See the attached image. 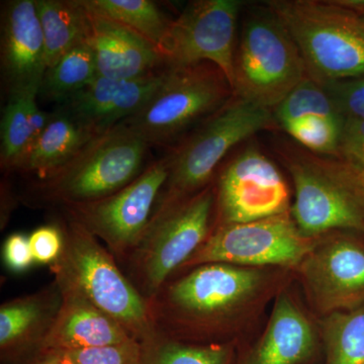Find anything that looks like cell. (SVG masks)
I'll return each mask as SVG.
<instances>
[{"instance_id": "obj_1", "label": "cell", "mask_w": 364, "mask_h": 364, "mask_svg": "<svg viewBox=\"0 0 364 364\" xmlns=\"http://www.w3.org/2000/svg\"><path fill=\"white\" fill-rule=\"evenodd\" d=\"M255 268L208 263L167 282L148 301L158 333L182 340L186 335L219 332L262 284Z\"/></svg>"}, {"instance_id": "obj_2", "label": "cell", "mask_w": 364, "mask_h": 364, "mask_svg": "<svg viewBox=\"0 0 364 364\" xmlns=\"http://www.w3.org/2000/svg\"><path fill=\"white\" fill-rule=\"evenodd\" d=\"M277 127L279 126L272 111L235 95L166 155L168 177L153 215L208 188L230 151L255 134Z\"/></svg>"}, {"instance_id": "obj_3", "label": "cell", "mask_w": 364, "mask_h": 364, "mask_svg": "<svg viewBox=\"0 0 364 364\" xmlns=\"http://www.w3.org/2000/svg\"><path fill=\"white\" fill-rule=\"evenodd\" d=\"M320 85L364 76V18L335 0H268Z\"/></svg>"}, {"instance_id": "obj_4", "label": "cell", "mask_w": 364, "mask_h": 364, "mask_svg": "<svg viewBox=\"0 0 364 364\" xmlns=\"http://www.w3.org/2000/svg\"><path fill=\"white\" fill-rule=\"evenodd\" d=\"M64 247L51 265L54 279L78 289L93 305L117 321L133 338L143 342L156 333L149 306L116 257L77 223L65 217Z\"/></svg>"}, {"instance_id": "obj_5", "label": "cell", "mask_w": 364, "mask_h": 364, "mask_svg": "<svg viewBox=\"0 0 364 364\" xmlns=\"http://www.w3.org/2000/svg\"><path fill=\"white\" fill-rule=\"evenodd\" d=\"M149 148L128 126L119 124L90 139L51 176L36 181L28 198L62 207L111 196L142 173Z\"/></svg>"}, {"instance_id": "obj_6", "label": "cell", "mask_w": 364, "mask_h": 364, "mask_svg": "<svg viewBox=\"0 0 364 364\" xmlns=\"http://www.w3.org/2000/svg\"><path fill=\"white\" fill-rule=\"evenodd\" d=\"M306 77L304 60L284 23L264 2L251 7L235 50V95L273 112Z\"/></svg>"}, {"instance_id": "obj_7", "label": "cell", "mask_w": 364, "mask_h": 364, "mask_svg": "<svg viewBox=\"0 0 364 364\" xmlns=\"http://www.w3.org/2000/svg\"><path fill=\"white\" fill-rule=\"evenodd\" d=\"M234 95L226 74L210 62L164 67L161 85L149 102L122 124L150 147L174 146Z\"/></svg>"}, {"instance_id": "obj_8", "label": "cell", "mask_w": 364, "mask_h": 364, "mask_svg": "<svg viewBox=\"0 0 364 364\" xmlns=\"http://www.w3.org/2000/svg\"><path fill=\"white\" fill-rule=\"evenodd\" d=\"M215 208V188L210 184L152 215L142 240L124 262L129 279L147 303L207 240Z\"/></svg>"}, {"instance_id": "obj_9", "label": "cell", "mask_w": 364, "mask_h": 364, "mask_svg": "<svg viewBox=\"0 0 364 364\" xmlns=\"http://www.w3.org/2000/svg\"><path fill=\"white\" fill-rule=\"evenodd\" d=\"M277 153L293 179L291 213L304 236L314 239L333 230L364 234V202L333 166L331 157L289 144L279 145Z\"/></svg>"}, {"instance_id": "obj_10", "label": "cell", "mask_w": 364, "mask_h": 364, "mask_svg": "<svg viewBox=\"0 0 364 364\" xmlns=\"http://www.w3.org/2000/svg\"><path fill=\"white\" fill-rule=\"evenodd\" d=\"M167 156L151 163L135 181L95 202L62 205L65 217L105 243L124 263L142 240L167 181Z\"/></svg>"}, {"instance_id": "obj_11", "label": "cell", "mask_w": 364, "mask_h": 364, "mask_svg": "<svg viewBox=\"0 0 364 364\" xmlns=\"http://www.w3.org/2000/svg\"><path fill=\"white\" fill-rule=\"evenodd\" d=\"M315 247L314 239L299 232L291 213L287 212L259 221L213 228L205 243L181 268L208 263L251 268L296 267Z\"/></svg>"}, {"instance_id": "obj_12", "label": "cell", "mask_w": 364, "mask_h": 364, "mask_svg": "<svg viewBox=\"0 0 364 364\" xmlns=\"http://www.w3.org/2000/svg\"><path fill=\"white\" fill-rule=\"evenodd\" d=\"M242 6L240 0L189 2L171 21L160 47L163 66L210 62L226 74L233 86L237 23Z\"/></svg>"}, {"instance_id": "obj_13", "label": "cell", "mask_w": 364, "mask_h": 364, "mask_svg": "<svg viewBox=\"0 0 364 364\" xmlns=\"http://www.w3.org/2000/svg\"><path fill=\"white\" fill-rule=\"evenodd\" d=\"M215 188L217 226L291 212L286 179L256 146H248L225 165Z\"/></svg>"}, {"instance_id": "obj_14", "label": "cell", "mask_w": 364, "mask_h": 364, "mask_svg": "<svg viewBox=\"0 0 364 364\" xmlns=\"http://www.w3.org/2000/svg\"><path fill=\"white\" fill-rule=\"evenodd\" d=\"M309 293L316 305L330 314L364 304V246L337 238L316 246L301 264Z\"/></svg>"}, {"instance_id": "obj_15", "label": "cell", "mask_w": 364, "mask_h": 364, "mask_svg": "<svg viewBox=\"0 0 364 364\" xmlns=\"http://www.w3.org/2000/svg\"><path fill=\"white\" fill-rule=\"evenodd\" d=\"M164 76V67L136 79L97 75L83 90L58 105L93 135L130 119L149 102Z\"/></svg>"}, {"instance_id": "obj_16", "label": "cell", "mask_w": 364, "mask_h": 364, "mask_svg": "<svg viewBox=\"0 0 364 364\" xmlns=\"http://www.w3.org/2000/svg\"><path fill=\"white\" fill-rule=\"evenodd\" d=\"M1 69L9 93L42 85L47 65L36 0L7 4L2 20Z\"/></svg>"}, {"instance_id": "obj_17", "label": "cell", "mask_w": 364, "mask_h": 364, "mask_svg": "<svg viewBox=\"0 0 364 364\" xmlns=\"http://www.w3.org/2000/svg\"><path fill=\"white\" fill-rule=\"evenodd\" d=\"M54 280L61 293V305L40 350H76L135 339L75 287Z\"/></svg>"}, {"instance_id": "obj_18", "label": "cell", "mask_w": 364, "mask_h": 364, "mask_svg": "<svg viewBox=\"0 0 364 364\" xmlns=\"http://www.w3.org/2000/svg\"><path fill=\"white\" fill-rule=\"evenodd\" d=\"M83 6L90 21V42L97 74L105 78L136 79L163 68L161 55L154 45L130 28Z\"/></svg>"}, {"instance_id": "obj_19", "label": "cell", "mask_w": 364, "mask_h": 364, "mask_svg": "<svg viewBox=\"0 0 364 364\" xmlns=\"http://www.w3.org/2000/svg\"><path fill=\"white\" fill-rule=\"evenodd\" d=\"M61 305L57 282L38 293L0 306V354L6 364H20L39 351Z\"/></svg>"}, {"instance_id": "obj_20", "label": "cell", "mask_w": 364, "mask_h": 364, "mask_svg": "<svg viewBox=\"0 0 364 364\" xmlns=\"http://www.w3.org/2000/svg\"><path fill=\"white\" fill-rule=\"evenodd\" d=\"M316 348V335L303 311L287 294L277 299L267 329L241 364H299Z\"/></svg>"}, {"instance_id": "obj_21", "label": "cell", "mask_w": 364, "mask_h": 364, "mask_svg": "<svg viewBox=\"0 0 364 364\" xmlns=\"http://www.w3.org/2000/svg\"><path fill=\"white\" fill-rule=\"evenodd\" d=\"M95 136L68 112L57 107L18 171L32 174L37 181L48 178L70 161Z\"/></svg>"}, {"instance_id": "obj_22", "label": "cell", "mask_w": 364, "mask_h": 364, "mask_svg": "<svg viewBox=\"0 0 364 364\" xmlns=\"http://www.w3.org/2000/svg\"><path fill=\"white\" fill-rule=\"evenodd\" d=\"M36 6L48 69L72 48L87 40L90 21L81 0H36Z\"/></svg>"}, {"instance_id": "obj_23", "label": "cell", "mask_w": 364, "mask_h": 364, "mask_svg": "<svg viewBox=\"0 0 364 364\" xmlns=\"http://www.w3.org/2000/svg\"><path fill=\"white\" fill-rule=\"evenodd\" d=\"M40 88H28L9 93L1 119L0 164L6 171H18L36 142L32 117L37 107Z\"/></svg>"}, {"instance_id": "obj_24", "label": "cell", "mask_w": 364, "mask_h": 364, "mask_svg": "<svg viewBox=\"0 0 364 364\" xmlns=\"http://www.w3.org/2000/svg\"><path fill=\"white\" fill-rule=\"evenodd\" d=\"M97 74L95 52L87 40L46 70L39 95L60 105L90 85Z\"/></svg>"}, {"instance_id": "obj_25", "label": "cell", "mask_w": 364, "mask_h": 364, "mask_svg": "<svg viewBox=\"0 0 364 364\" xmlns=\"http://www.w3.org/2000/svg\"><path fill=\"white\" fill-rule=\"evenodd\" d=\"M83 2L97 14L142 36L158 51L172 21L150 0H83Z\"/></svg>"}, {"instance_id": "obj_26", "label": "cell", "mask_w": 364, "mask_h": 364, "mask_svg": "<svg viewBox=\"0 0 364 364\" xmlns=\"http://www.w3.org/2000/svg\"><path fill=\"white\" fill-rule=\"evenodd\" d=\"M323 334L329 364H364V304L330 314Z\"/></svg>"}, {"instance_id": "obj_27", "label": "cell", "mask_w": 364, "mask_h": 364, "mask_svg": "<svg viewBox=\"0 0 364 364\" xmlns=\"http://www.w3.org/2000/svg\"><path fill=\"white\" fill-rule=\"evenodd\" d=\"M143 364H230L232 347L227 344H193L155 333L141 342Z\"/></svg>"}, {"instance_id": "obj_28", "label": "cell", "mask_w": 364, "mask_h": 364, "mask_svg": "<svg viewBox=\"0 0 364 364\" xmlns=\"http://www.w3.org/2000/svg\"><path fill=\"white\" fill-rule=\"evenodd\" d=\"M275 119L279 128L312 116H340L324 86L306 77L277 107Z\"/></svg>"}, {"instance_id": "obj_29", "label": "cell", "mask_w": 364, "mask_h": 364, "mask_svg": "<svg viewBox=\"0 0 364 364\" xmlns=\"http://www.w3.org/2000/svg\"><path fill=\"white\" fill-rule=\"evenodd\" d=\"M62 352L72 364H143L142 344L136 339Z\"/></svg>"}, {"instance_id": "obj_30", "label": "cell", "mask_w": 364, "mask_h": 364, "mask_svg": "<svg viewBox=\"0 0 364 364\" xmlns=\"http://www.w3.org/2000/svg\"><path fill=\"white\" fill-rule=\"evenodd\" d=\"M322 85L344 119L364 121V76L332 81Z\"/></svg>"}, {"instance_id": "obj_31", "label": "cell", "mask_w": 364, "mask_h": 364, "mask_svg": "<svg viewBox=\"0 0 364 364\" xmlns=\"http://www.w3.org/2000/svg\"><path fill=\"white\" fill-rule=\"evenodd\" d=\"M33 260L39 264H54L64 247V235L62 228L47 225L38 228L28 236Z\"/></svg>"}, {"instance_id": "obj_32", "label": "cell", "mask_w": 364, "mask_h": 364, "mask_svg": "<svg viewBox=\"0 0 364 364\" xmlns=\"http://www.w3.org/2000/svg\"><path fill=\"white\" fill-rule=\"evenodd\" d=\"M337 158L364 169V121L345 119Z\"/></svg>"}, {"instance_id": "obj_33", "label": "cell", "mask_w": 364, "mask_h": 364, "mask_svg": "<svg viewBox=\"0 0 364 364\" xmlns=\"http://www.w3.org/2000/svg\"><path fill=\"white\" fill-rule=\"evenodd\" d=\"M2 255L6 267L14 272H26L35 263L30 240L25 234L14 233L7 237Z\"/></svg>"}, {"instance_id": "obj_34", "label": "cell", "mask_w": 364, "mask_h": 364, "mask_svg": "<svg viewBox=\"0 0 364 364\" xmlns=\"http://www.w3.org/2000/svg\"><path fill=\"white\" fill-rule=\"evenodd\" d=\"M332 162L340 176L343 177L364 202V169L358 168L337 157H332Z\"/></svg>"}, {"instance_id": "obj_35", "label": "cell", "mask_w": 364, "mask_h": 364, "mask_svg": "<svg viewBox=\"0 0 364 364\" xmlns=\"http://www.w3.org/2000/svg\"><path fill=\"white\" fill-rule=\"evenodd\" d=\"M20 364H72L59 350H39Z\"/></svg>"}, {"instance_id": "obj_36", "label": "cell", "mask_w": 364, "mask_h": 364, "mask_svg": "<svg viewBox=\"0 0 364 364\" xmlns=\"http://www.w3.org/2000/svg\"><path fill=\"white\" fill-rule=\"evenodd\" d=\"M335 1L364 18V0H335Z\"/></svg>"}]
</instances>
